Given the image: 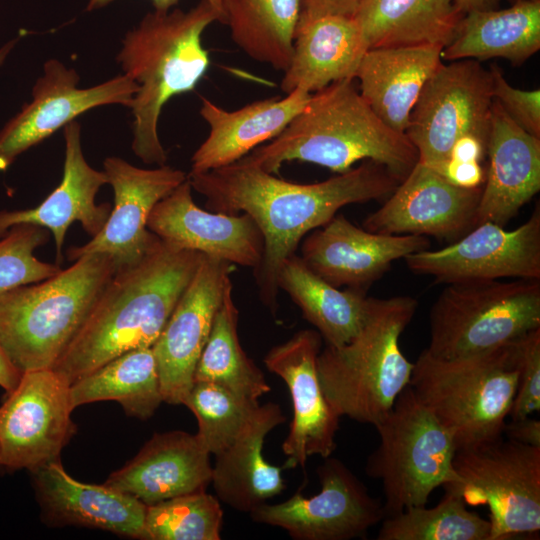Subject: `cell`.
Segmentation results:
<instances>
[{
    "mask_svg": "<svg viewBox=\"0 0 540 540\" xmlns=\"http://www.w3.org/2000/svg\"><path fill=\"white\" fill-rule=\"evenodd\" d=\"M317 475L318 494L296 492L283 502H266L249 513L252 520L282 528L296 540H350L385 518L383 503L339 459L325 458Z\"/></svg>",
    "mask_w": 540,
    "mask_h": 540,
    "instance_id": "obj_13",
    "label": "cell"
},
{
    "mask_svg": "<svg viewBox=\"0 0 540 540\" xmlns=\"http://www.w3.org/2000/svg\"><path fill=\"white\" fill-rule=\"evenodd\" d=\"M362 1L363 0H299L300 16L297 28L314 19L324 16L352 17Z\"/></svg>",
    "mask_w": 540,
    "mask_h": 540,
    "instance_id": "obj_42",
    "label": "cell"
},
{
    "mask_svg": "<svg viewBox=\"0 0 540 540\" xmlns=\"http://www.w3.org/2000/svg\"><path fill=\"white\" fill-rule=\"evenodd\" d=\"M416 309L410 296L372 298L355 337L320 350L319 383L339 417L375 426L409 385L414 363L402 353L400 337Z\"/></svg>",
    "mask_w": 540,
    "mask_h": 540,
    "instance_id": "obj_5",
    "label": "cell"
},
{
    "mask_svg": "<svg viewBox=\"0 0 540 540\" xmlns=\"http://www.w3.org/2000/svg\"><path fill=\"white\" fill-rule=\"evenodd\" d=\"M444 491L432 508L411 507L385 517L377 540H489V520L470 511L454 489Z\"/></svg>",
    "mask_w": 540,
    "mask_h": 540,
    "instance_id": "obj_36",
    "label": "cell"
},
{
    "mask_svg": "<svg viewBox=\"0 0 540 540\" xmlns=\"http://www.w3.org/2000/svg\"><path fill=\"white\" fill-rule=\"evenodd\" d=\"M116 269L109 255H86L0 296V342L12 363L22 373L53 368Z\"/></svg>",
    "mask_w": 540,
    "mask_h": 540,
    "instance_id": "obj_6",
    "label": "cell"
},
{
    "mask_svg": "<svg viewBox=\"0 0 540 540\" xmlns=\"http://www.w3.org/2000/svg\"><path fill=\"white\" fill-rule=\"evenodd\" d=\"M21 375L22 372L12 363L0 342V387L5 394L17 386Z\"/></svg>",
    "mask_w": 540,
    "mask_h": 540,
    "instance_id": "obj_46",
    "label": "cell"
},
{
    "mask_svg": "<svg viewBox=\"0 0 540 540\" xmlns=\"http://www.w3.org/2000/svg\"><path fill=\"white\" fill-rule=\"evenodd\" d=\"M192 190L187 178L160 200L148 217L149 231L180 248L255 270L264 238L253 218L204 210L194 202Z\"/></svg>",
    "mask_w": 540,
    "mask_h": 540,
    "instance_id": "obj_21",
    "label": "cell"
},
{
    "mask_svg": "<svg viewBox=\"0 0 540 540\" xmlns=\"http://www.w3.org/2000/svg\"><path fill=\"white\" fill-rule=\"evenodd\" d=\"M321 336L300 330L286 342L272 347L264 357L266 368L287 385L293 416L282 451L283 468L304 467L308 458H327L336 449L340 417L326 400L317 373Z\"/></svg>",
    "mask_w": 540,
    "mask_h": 540,
    "instance_id": "obj_18",
    "label": "cell"
},
{
    "mask_svg": "<svg viewBox=\"0 0 540 540\" xmlns=\"http://www.w3.org/2000/svg\"><path fill=\"white\" fill-rule=\"evenodd\" d=\"M16 42H17V39L11 40L0 48V66L5 62L6 58L12 51L13 47L15 46Z\"/></svg>",
    "mask_w": 540,
    "mask_h": 540,
    "instance_id": "obj_48",
    "label": "cell"
},
{
    "mask_svg": "<svg viewBox=\"0 0 540 540\" xmlns=\"http://www.w3.org/2000/svg\"><path fill=\"white\" fill-rule=\"evenodd\" d=\"M486 154L476 225L504 227L540 190V138L518 126L493 99Z\"/></svg>",
    "mask_w": 540,
    "mask_h": 540,
    "instance_id": "obj_25",
    "label": "cell"
},
{
    "mask_svg": "<svg viewBox=\"0 0 540 540\" xmlns=\"http://www.w3.org/2000/svg\"><path fill=\"white\" fill-rule=\"evenodd\" d=\"M518 385L509 413L511 420L540 410V327L515 340Z\"/></svg>",
    "mask_w": 540,
    "mask_h": 540,
    "instance_id": "obj_40",
    "label": "cell"
},
{
    "mask_svg": "<svg viewBox=\"0 0 540 540\" xmlns=\"http://www.w3.org/2000/svg\"><path fill=\"white\" fill-rule=\"evenodd\" d=\"M210 453L196 434L182 430L154 433L105 485L145 505L199 491L211 483Z\"/></svg>",
    "mask_w": 540,
    "mask_h": 540,
    "instance_id": "obj_24",
    "label": "cell"
},
{
    "mask_svg": "<svg viewBox=\"0 0 540 540\" xmlns=\"http://www.w3.org/2000/svg\"><path fill=\"white\" fill-rule=\"evenodd\" d=\"M277 285L300 308L326 345L334 347L347 344L359 332L372 299L364 291L342 290L329 284L296 254L281 266Z\"/></svg>",
    "mask_w": 540,
    "mask_h": 540,
    "instance_id": "obj_32",
    "label": "cell"
},
{
    "mask_svg": "<svg viewBox=\"0 0 540 540\" xmlns=\"http://www.w3.org/2000/svg\"><path fill=\"white\" fill-rule=\"evenodd\" d=\"M283 422L278 404L258 405L234 442L215 456L211 483L219 500L250 513L285 489L283 467L272 465L263 455L267 434Z\"/></svg>",
    "mask_w": 540,
    "mask_h": 540,
    "instance_id": "obj_27",
    "label": "cell"
},
{
    "mask_svg": "<svg viewBox=\"0 0 540 540\" xmlns=\"http://www.w3.org/2000/svg\"><path fill=\"white\" fill-rule=\"evenodd\" d=\"M540 49V0H523L506 9L463 15L442 59L483 61L504 58L519 65Z\"/></svg>",
    "mask_w": 540,
    "mask_h": 540,
    "instance_id": "obj_30",
    "label": "cell"
},
{
    "mask_svg": "<svg viewBox=\"0 0 540 540\" xmlns=\"http://www.w3.org/2000/svg\"><path fill=\"white\" fill-rule=\"evenodd\" d=\"M233 42L251 59L284 72L291 60L299 0H224Z\"/></svg>",
    "mask_w": 540,
    "mask_h": 540,
    "instance_id": "obj_34",
    "label": "cell"
},
{
    "mask_svg": "<svg viewBox=\"0 0 540 540\" xmlns=\"http://www.w3.org/2000/svg\"><path fill=\"white\" fill-rule=\"evenodd\" d=\"M80 76L57 59L44 63L32 88V99L0 130V172L22 153L47 139L83 113L104 105L129 108L138 90L126 74L80 88Z\"/></svg>",
    "mask_w": 540,
    "mask_h": 540,
    "instance_id": "obj_14",
    "label": "cell"
},
{
    "mask_svg": "<svg viewBox=\"0 0 540 540\" xmlns=\"http://www.w3.org/2000/svg\"><path fill=\"white\" fill-rule=\"evenodd\" d=\"M489 71L493 99L518 126L540 138V90H522L511 86L496 64H492Z\"/></svg>",
    "mask_w": 540,
    "mask_h": 540,
    "instance_id": "obj_41",
    "label": "cell"
},
{
    "mask_svg": "<svg viewBox=\"0 0 540 540\" xmlns=\"http://www.w3.org/2000/svg\"><path fill=\"white\" fill-rule=\"evenodd\" d=\"M239 310L233 299L232 282L226 287L216 311L208 340L197 362L194 381L217 384L258 403L271 388L263 372L248 357L238 335Z\"/></svg>",
    "mask_w": 540,
    "mask_h": 540,
    "instance_id": "obj_35",
    "label": "cell"
},
{
    "mask_svg": "<svg viewBox=\"0 0 540 540\" xmlns=\"http://www.w3.org/2000/svg\"><path fill=\"white\" fill-rule=\"evenodd\" d=\"M449 182L465 188L483 186L485 173L480 162L448 161L440 172Z\"/></svg>",
    "mask_w": 540,
    "mask_h": 540,
    "instance_id": "obj_43",
    "label": "cell"
},
{
    "mask_svg": "<svg viewBox=\"0 0 540 540\" xmlns=\"http://www.w3.org/2000/svg\"><path fill=\"white\" fill-rule=\"evenodd\" d=\"M404 259L412 272L447 284L507 277L540 279L539 206L513 230L480 223L442 249H424Z\"/></svg>",
    "mask_w": 540,
    "mask_h": 540,
    "instance_id": "obj_15",
    "label": "cell"
},
{
    "mask_svg": "<svg viewBox=\"0 0 540 540\" xmlns=\"http://www.w3.org/2000/svg\"><path fill=\"white\" fill-rule=\"evenodd\" d=\"M214 22L222 23L220 14L200 0L187 10L148 12L122 40L116 61L138 86L129 106L131 147L145 164H166L158 135L161 111L172 97L193 91L206 74L210 58L202 35Z\"/></svg>",
    "mask_w": 540,
    "mask_h": 540,
    "instance_id": "obj_4",
    "label": "cell"
},
{
    "mask_svg": "<svg viewBox=\"0 0 540 540\" xmlns=\"http://www.w3.org/2000/svg\"><path fill=\"white\" fill-rule=\"evenodd\" d=\"M65 159L60 184L36 207L0 211V237L17 224H34L53 234L57 264L63 260L62 248L69 226L79 222L92 237L104 227L111 205L97 204L96 195L107 184L104 171L89 165L82 151L81 126L74 120L63 128Z\"/></svg>",
    "mask_w": 540,
    "mask_h": 540,
    "instance_id": "obj_23",
    "label": "cell"
},
{
    "mask_svg": "<svg viewBox=\"0 0 540 540\" xmlns=\"http://www.w3.org/2000/svg\"><path fill=\"white\" fill-rule=\"evenodd\" d=\"M222 524L219 499L206 491L176 496L146 508L147 540H219Z\"/></svg>",
    "mask_w": 540,
    "mask_h": 540,
    "instance_id": "obj_37",
    "label": "cell"
},
{
    "mask_svg": "<svg viewBox=\"0 0 540 540\" xmlns=\"http://www.w3.org/2000/svg\"><path fill=\"white\" fill-rule=\"evenodd\" d=\"M457 491L466 505L489 509V540L535 535L540 530V446L499 437L456 451Z\"/></svg>",
    "mask_w": 540,
    "mask_h": 540,
    "instance_id": "obj_10",
    "label": "cell"
},
{
    "mask_svg": "<svg viewBox=\"0 0 540 540\" xmlns=\"http://www.w3.org/2000/svg\"><path fill=\"white\" fill-rule=\"evenodd\" d=\"M462 17L452 0H363L352 16L368 49H444L453 40Z\"/></svg>",
    "mask_w": 540,
    "mask_h": 540,
    "instance_id": "obj_31",
    "label": "cell"
},
{
    "mask_svg": "<svg viewBox=\"0 0 540 540\" xmlns=\"http://www.w3.org/2000/svg\"><path fill=\"white\" fill-rule=\"evenodd\" d=\"M114 0H88L86 5V11L92 12L101 8H104L111 4ZM154 10L156 11H169L178 4L179 0H150ZM220 14L222 23H226V16L224 10V0H207Z\"/></svg>",
    "mask_w": 540,
    "mask_h": 540,
    "instance_id": "obj_45",
    "label": "cell"
},
{
    "mask_svg": "<svg viewBox=\"0 0 540 540\" xmlns=\"http://www.w3.org/2000/svg\"><path fill=\"white\" fill-rule=\"evenodd\" d=\"M41 518L50 527L78 526L147 540L145 505L133 496L73 478L60 459L31 471Z\"/></svg>",
    "mask_w": 540,
    "mask_h": 540,
    "instance_id": "obj_22",
    "label": "cell"
},
{
    "mask_svg": "<svg viewBox=\"0 0 540 540\" xmlns=\"http://www.w3.org/2000/svg\"><path fill=\"white\" fill-rule=\"evenodd\" d=\"M48 229L17 224L0 237V296L21 286L41 282L60 272L59 264L36 258L34 251L49 241Z\"/></svg>",
    "mask_w": 540,
    "mask_h": 540,
    "instance_id": "obj_39",
    "label": "cell"
},
{
    "mask_svg": "<svg viewBox=\"0 0 540 540\" xmlns=\"http://www.w3.org/2000/svg\"><path fill=\"white\" fill-rule=\"evenodd\" d=\"M374 427L380 443L366 474L382 483L385 517L425 506L436 488L459 483L453 437L409 385Z\"/></svg>",
    "mask_w": 540,
    "mask_h": 540,
    "instance_id": "obj_8",
    "label": "cell"
},
{
    "mask_svg": "<svg viewBox=\"0 0 540 540\" xmlns=\"http://www.w3.org/2000/svg\"><path fill=\"white\" fill-rule=\"evenodd\" d=\"M114 204L102 230L87 243L67 250L68 260L91 254L109 255L117 268L139 261L157 236L147 227L154 206L187 179V174L168 165L140 168L117 157L103 162Z\"/></svg>",
    "mask_w": 540,
    "mask_h": 540,
    "instance_id": "obj_17",
    "label": "cell"
},
{
    "mask_svg": "<svg viewBox=\"0 0 540 540\" xmlns=\"http://www.w3.org/2000/svg\"><path fill=\"white\" fill-rule=\"evenodd\" d=\"M243 158L272 174L296 160L338 174L357 161L372 160L402 181L418 162V152L406 134L374 113L354 79H346L313 93L278 136Z\"/></svg>",
    "mask_w": 540,
    "mask_h": 540,
    "instance_id": "obj_3",
    "label": "cell"
},
{
    "mask_svg": "<svg viewBox=\"0 0 540 540\" xmlns=\"http://www.w3.org/2000/svg\"><path fill=\"white\" fill-rule=\"evenodd\" d=\"M232 264L201 254L197 269L152 345L163 402L183 404L216 311L231 281Z\"/></svg>",
    "mask_w": 540,
    "mask_h": 540,
    "instance_id": "obj_16",
    "label": "cell"
},
{
    "mask_svg": "<svg viewBox=\"0 0 540 540\" xmlns=\"http://www.w3.org/2000/svg\"><path fill=\"white\" fill-rule=\"evenodd\" d=\"M482 187L457 186L418 161L383 206L366 217L363 228L457 240L476 226Z\"/></svg>",
    "mask_w": 540,
    "mask_h": 540,
    "instance_id": "obj_19",
    "label": "cell"
},
{
    "mask_svg": "<svg viewBox=\"0 0 540 540\" xmlns=\"http://www.w3.org/2000/svg\"><path fill=\"white\" fill-rule=\"evenodd\" d=\"M422 235H389L355 226L335 215L301 241V259L329 284L366 292L395 260L427 249Z\"/></svg>",
    "mask_w": 540,
    "mask_h": 540,
    "instance_id": "obj_20",
    "label": "cell"
},
{
    "mask_svg": "<svg viewBox=\"0 0 540 540\" xmlns=\"http://www.w3.org/2000/svg\"><path fill=\"white\" fill-rule=\"evenodd\" d=\"M458 11L465 15L474 11L497 9L500 0H452Z\"/></svg>",
    "mask_w": 540,
    "mask_h": 540,
    "instance_id": "obj_47",
    "label": "cell"
},
{
    "mask_svg": "<svg viewBox=\"0 0 540 540\" xmlns=\"http://www.w3.org/2000/svg\"><path fill=\"white\" fill-rule=\"evenodd\" d=\"M492 102L491 73L480 61L442 62L424 84L405 132L418 161L440 173L459 139L487 141Z\"/></svg>",
    "mask_w": 540,
    "mask_h": 540,
    "instance_id": "obj_11",
    "label": "cell"
},
{
    "mask_svg": "<svg viewBox=\"0 0 540 540\" xmlns=\"http://www.w3.org/2000/svg\"><path fill=\"white\" fill-rule=\"evenodd\" d=\"M201 254L157 236L139 261L116 269L52 369L71 385L123 353L152 347Z\"/></svg>",
    "mask_w": 540,
    "mask_h": 540,
    "instance_id": "obj_2",
    "label": "cell"
},
{
    "mask_svg": "<svg viewBox=\"0 0 540 540\" xmlns=\"http://www.w3.org/2000/svg\"><path fill=\"white\" fill-rule=\"evenodd\" d=\"M70 385L52 368L22 373L0 406V466L33 471L60 459L76 434Z\"/></svg>",
    "mask_w": 540,
    "mask_h": 540,
    "instance_id": "obj_12",
    "label": "cell"
},
{
    "mask_svg": "<svg viewBox=\"0 0 540 540\" xmlns=\"http://www.w3.org/2000/svg\"><path fill=\"white\" fill-rule=\"evenodd\" d=\"M183 405L197 420L196 435L200 442L210 455L216 456L234 442L259 403L217 384L194 381Z\"/></svg>",
    "mask_w": 540,
    "mask_h": 540,
    "instance_id": "obj_38",
    "label": "cell"
},
{
    "mask_svg": "<svg viewBox=\"0 0 540 540\" xmlns=\"http://www.w3.org/2000/svg\"><path fill=\"white\" fill-rule=\"evenodd\" d=\"M192 189L206 198L208 210L247 213L264 238L259 266L253 270L263 305L278 310L277 277L283 263L312 230L327 224L342 207L389 196L401 182L372 160L327 180L302 184L276 177L241 158L202 173H189Z\"/></svg>",
    "mask_w": 540,
    "mask_h": 540,
    "instance_id": "obj_1",
    "label": "cell"
},
{
    "mask_svg": "<svg viewBox=\"0 0 540 540\" xmlns=\"http://www.w3.org/2000/svg\"><path fill=\"white\" fill-rule=\"evenodd\" d=\"M434 357L456 359L505 346L540 327V279L448 283L430 310Z\"/></svg>",
    "mask_w": 540,
    "mask_h": 540,
    "instance_id": "obj_9",
    "label": "cell"
},
{
    "mask_svg": "<svg viewBox=\"0 0 540 540\" xmlns=\"http://www.w3.org/2000/svg\"><path fill=\"white\" fill-rule=\"evenodd\" d=\"M512 4L523 0H509Z\"/></svg>",
    "mask_w": 540,
    "mask_h": 540,
    "instance_id": "obj_49",
    "label": "cell"
},
{
    "mask_svg": "<svg viewBox=\"0 0 540 540\" xmlns=\"http://www.w3.org/2000/svg\"><path fill=\"white\" fill-rule=\"evenodd\" d=\"M73 408L97 401L118 402L126 415L152 417L163 402L151 347L123 353L70 385Z\"/></svg>",
    "mask_w": 540,
    "mask_h": 540,
    "instance_id": "obj_33",
    "label": "cell"
},
{
    "mask_svg": "<svg viewBox=\"0 0 540 540\" xmlns=\"http://www.w3.org/2000/svg\"><path fill=\"white\" fill-rule=\"evenodd\" d=\"M517 385L515 341L456 359L437 358L424 349L414 363L409 383L451 434L457 450L502 436Z\"/></svg>",
    "mask_w": 540,
    "mask_h": 540,
    "instance_id": "obj_7",
    "label": "cell"
},
{
    "mask_svg": "<svg viewBox=\"0 0 540 540\" xmlns=\"http://www.w3.org/2000/svg\"><path fill=\"white\" fill-rule=\"evenodd\" d=\"M0 468H1V466H0Z\"/></svg>",
    "mask_w": 540,
    "mask_h": 540,
    "instance_id": "obj_50",
    "label": "cell"
},
{
    "mask_svg": "<svg viewBox=\"0 0 540 540\" xmlns=\"http://www.w3.org/2000/svg\"><path fill=\"white\" fill-rule=\"evenodd\" d=\"M438 46H395L368 49L355 78L360 94L391 129L404 133L417 98L442 60Z\"/></svg>",
    "mask_w": 540,
    "mask_h": 540,
    "instance_id": "obj_28",
    "label": "cell"
},
{
    "mask_svg": "<svg viewBox=\"0 0 540 540\" xmlns=\"http://www.w3.org/2000/svg\"><path fill=\"white\" fill-rule=\"evenodd\" d=\"M311 95L297 89L283 98L260 99L233 111L202 98L199 113L209 126V134L193 153L189 173L231 164L271 141L303 110Z\"/></svg>",
    "mask_w": 540,
    "mask_h": 540,
    "instance_id": "obj_26",
    "label": "cell"
},
{
    "mask_svg": "<svg viewBox=\"0 0 540 540\" xmlns=\"http://www.w3.org/2000/svg\"><path fill=\"white\" fill-rule=\"evenodd\" d=\"M502 434L513 441L540 446V421L530 416L505 423Z\"/></svg>",
    "mask_w": 540,
    "mask_h": 540,
    "instance_id": "obj_44",
    "label": "cell"
},
{
    "mask_svg": "<svg viewBox=\"0 0 540 540\" xmlns=\"http://www.w3.org/2000/svg\"><path fill=\"white\" fill-rule=\"evenodd\" d=\"M367 50L352 17L314 19L296 29L281 89L286 94L297 89L313 94L334 82L355 79Z\"/></svg>",
    "mask_w": 540,
    "mask_h": 540,
    "instance_id": "obj_29",
    "label": "cell"
}]
</instances>
